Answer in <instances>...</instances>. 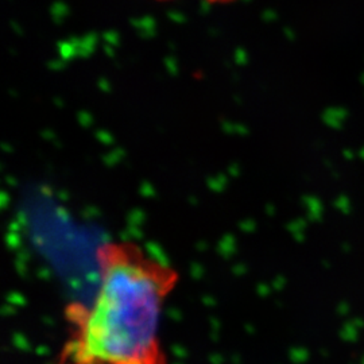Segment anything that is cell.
<instances>
[{
  "instance_id": "obj_1",
  "label": "cell",
  "mask_w": 364,
  "mask_h": 364,
  "mask_svg": "<svg viewBox=\"0 0 364 364\" xmlns=\"http://www.w3.org/2000/svg\"><path fill=\"white\" fill-rule=\"evenodd\" d=\"M90 305H70L69 338L54 364H166L162 317L178 273L131 242L97 250Z\"/></svg>"
},
{
  "instance_id": "obj_2",
  "label": "cell",
  "mask_w": 364,
  "mask_h": 364,
  "mask_svg": "<svg viewBox=\"0 0 364 364\" xmlns=\"http://www.w3.org/2000/svg\"><path fill=\"white\" fill-rule=\"evenodd\" d=\"M210 3H230V1H234V0H208Z\"/></svg>"
}]
</instances>
